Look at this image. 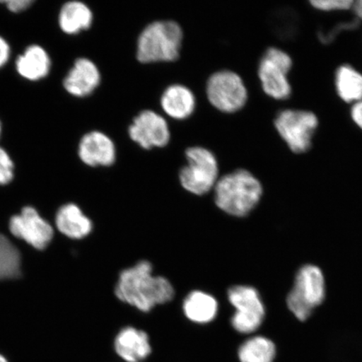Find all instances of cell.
I'll use <instances>...</instances> for the list:
<instances>
[{
	"label": "cell",
	"mask_w": 362,
	"mask_h": 362,
	"mask_svg": "<svg viewBox=\"0 0 362 362\" xmlns=\"http://www.w3.org/2000/svg\"><path fill=\"white\" fill-rule=\"evenodd\" d=\"M115 293L119 301L148 313L156 306L173 300L175 292L168 279L153 274L151 262L141 260L121 271Z\"/></svg>",
	"instance_id": "1"
},
{
	"label": "cell",
	"mask_w": 362,
	"mask_h": 362,
	"mask_svg": "<svg viewBox=\"0 0 362 362\" xmlns=\"http://www.w3.org/2000/svg\"><path fill=\"white\" fill-rule=\"evenodd\" d=\"M15 179V165L8 153L0 147V185L6 187Z\"/></svg>",
	"instance_id": "24"
},
{
	"label": "cell",
	"mask_w": 362,
	"mask_h": 362,
	"mask_svg": "<svg viewBox=\"0 0 362 362\" xmlns=\"http://www.w3.org/2000/svg\"><path fill=\"white\" fill-rule=\"evenodd\" d=\"M183 37L177 22L153 21L139 35L136 58L142 64L175 62L180 57Z\"/></svg>",
	"instance_id": "3"
},
{
	"label": "cell",
	"mask_w": 362,
	"mask_h": 362,
	"mask_svg": "<svg viewBox=\"0 0 362 362\" xmlns=\"http://www.w3.org/2000/svg\"><path fill=\"white\" fill-rule=\"evenodd\" d=\"M11 55L10 45L0 36V67L6 64Z\"/></svg>",
	"instance_id": "27"
},
{
	"label": "cell",
	"mask_w": 362,
	"mask_h": 362,
	"mask_svg": "<svg viewBox=\"0 0 362 362\" xmlns=\"http://www.w3.org/2000/svg\"><path fill=\"white\" fill-rule=\"evenodd\" d=\"M0 362H8L6 357L0 353Z\"/></svg>",
	"instance_id": "29"
},
{
	"label": "cell",
	"mask_w": 362,
	"mask_h": 362,
	"mask_svg": "<svg viewBox=\"0 0 362 362\" xmlns=\"http://www.w3.org/2000/svg\"><path fill=\"white\" fill-rule=\"evenodd\" d=\"M115 349L117 354L127 362H141L152 351L148 334L132 327L119 330L115 339Z\"/></svg>",
	"instance_id": "15"
},
{
	"label": "cell",
	"mask_w": 362,
	"mask_h": 362,
	"mask_svg": "<svg viewBox=\"0 0 362 362\" xmlns=\"http://www.w3.org/2000/svg\"><path fill=\"white\" fill-rule=\"evenodd\" d=\"M131 140L146 151L165 147L171 134L164 117L153 110H144L136 116L129 127Z\"/></svg>",
	"instance_id": "11"
},
{
	"label": "cell",
	"mask_w": 362,
	"mask_h": 362,
	"mask_svg": "<svg viewBox=\"0 0 362 362\" xmlns=\"http://www.w3.org/2000/svg\"><path fill=\"white\" fill-rule=\"evenodd\" d=\"M6 7L13 13H19L28 8L34 2L33 0H11V1L3 2Z\"/></svg>",
	"instance_id": "25"
},
{
	"label": "cell",
	"mask_w": 362,
	"mask_h": 362,
	"mask_svg": "<svg viewBox=\"0 0 362 362\" xmlns=\"http://www.w3.org/2000/svg\"><path fill=\"white\" fill-rule=\"evenodd\" d=\"M206 94L211 105L221 112L234 113L242 110L248 100V92L241 76L223 70L207 80Z\"/></svg>",
	"instance_id": "10"
},
{
	"label": "cell",
	"mask_w": 362,
	"mask_h": 362,
	"mask_svg": "<svg viewBox=\"0 0 362 362\" xmlns=\"http://www.w3.org/2000/svg\"><path fill=\"white\" fill-rule=\"evenodd\" d=\"M350 115L353 123L362 130V100L352 104Z\"/></svg>",
	"instance_id": "26"
},
{
	"label": "cell",
	"mask_w": 362,
	"mask_h": 362,
	"mask_svg": "<svg viewBox=\"0 0 362 362\" xmlns=\"http://www.w3.org/2000/svg\"><path fill=\"white\" fill-rule=\"evenodd\" d=\"M51 68L47 52L40 45H30L16 60V70L22 78L38 81L45 78Z\"/></svg>",
	"instance_id": "18"
},
{
	"label": "cell",
	"mask_w": 362,
	"mask_h": 362,
	"mask_svg": "<svg viewBox=\"0 0 362 362\" xmlns=\"http://www.w3.org/2000/svg\"><path fill=\"white\" fill-rule=\"evenodd\" d=\"M351 11L354 13L356 19L360 23L362 22V0H356L353 3Z\"/></svg>",
	"instance_id": "28"
},
{
	"label": "cell",
	"mask_w": 362,
	"mask_h": 362,
	"mask_svg": "<svg viewBox=\"0 0 362 362\" xmlns=\"http://www.w3.org/2000/svg\"><path fill=\"white\" fill-rule=\"evenodd\" d=\"M334 87L343 102L354 104L362 100V74L350 64H342L334 72Z\"/></svg>",
	"instance_id": "19"
},
{
	"label": "cell",
	"mask_w": 362,
	"mask_h": 362,
	"mask_svg": "<svg viewBox=\"0 0 362 362\" xmlns=\"http://www.w3.org/2000/svg\"><path fill=\"white\" fill-rule=\"evenodd\" d=\"M93 15L90 8L83 2L70 1L62 6L59 15V25L63 33L75 35L90 28Z\"/></svg>",
	"instance_id": "20"
},
{
	"label": "cell",
	"mask_w": 362,
	"mask_h": 362,
	"mask_svg": "<svg viewBox=\"0 0 362 362\" xmlns=\"http://www.w3.org/2000/svg\"><path fill=\"white\" fill-rule=\"evenodd\" d=\"M354 0H311L310 4L315 10L323 12L351 11Z\"/></svg>",
	"instance_id": "23"
},
{
	"label": "cell",
	"mask_w": 362,
	"mask_h": 362,
	"mask_svg": "<svg viewBox=\"0 0 362 362\" xmlns=\"http://www.w3.org/2000/svg\"><path fill=\"white\" fill-rule=\"evenodd\" d=\"M56 233L53 224L31 206L23 207L20 214L11 216L8 223V234L13 240L38 252L49 246Z\"/></svg>",
	"instance_id": "8"
},
{
	"label": "cell",
	"mask_w": 362,
	"mask_h": 362,
	"mask_svg": "<svg viewBox=\"0 0 362 362\" xmlns=\"http://www.w3.org/2000/svg\"><path fill=\"white\" fill-rule=\"evenodd\" d=\"M275 355L274 343L269 338L261 336L247 339L238 350L241 362H274Z\"/></svg>",
	"instance_id": "21"
},
{
	"label": "cell",
	"mask_w": 362,
	"mask_h": 362,
	"mask_svg": "<svg viewBox=\"0 0 362 362\" xmlns=\"http://www.w3.org/2000/svg\"><path fill=\"white\" fill-rule=\"evenodd\" d=\"M53 226L57 233L74 241L88 238L94 230L92 218L75 203H67L59 208Z\"/></svg>",
	"instance_id": "12"
},
{
	"label": "cell",
	"mask_w": 362,
	"mask_h": 362,
	"mask_svg": "<svg viewBox=\"0 0 362 362\" xmlns=\"http://www.w3.org/2000/svg\"><path fill=\"white\" fill-rule=\"evenodd\" d=\"M80 160L90 167H108L115 164L117 151L115 143L100 131H92L81 139L78 147Z\"/></svg>",
	"instance_id": "13"
},
{
	"label": "cell",
	"mask_w": 362,
	"mask_h": 362,
	"mask_svg": "<svg viewBox=\"0 0 362 362\" xmlns=\"http://www.w3.org/2000/svg\"><path fill=\"white\" fill-rule=\"evenodd\" d=\"M360 25V22L354 18L350 21L339 23L338 25L333 26L329 30H320L318 38L321 42L325 45L332 43L337 36L344 33V31L355 30Z\"/></svg>",
	"instance_id": "22"
},
{
	"label": "cell",
	"mask_w": 362,
	"mask_h": 362,
	"mask_svg": "<svg viewBox=\"0 0 362 362\" xmlns=\"http://www.w3.org/2000/svg\"><path fill=\"white\" fill-rule=\"evenodd\" d=\"M228 298L235 309L230 325L237 332L249 334L260 328L266 310L257 288L250 285H234L228 289Z\"/></svg>",
	"instance_id": "9"
},
{
	"label": "cell",
	"mask_w": 362,
	"mask_h": 362,
	"mask_svg": "<svg viewBox=\"0 0 362 362\" xmlns=\"http://www.w3.org/2000/svg\"><path fill=\"white\" fill-rule=\"evenodd\" d=\"M293 68V59L289 54L278 47H269L262 54L257 76L266 95L274 100H287L292 95V86L288 79Z\"/></svg>",
	"instance_id": "7"
},
{
	"label": "cell",
	"mask_w": 362,
	"mask_h": 362,
	"mask_svg": "<svg viewBox=\"0 0 362 362\" xmlns=\"http://www.w3.org/2000/svg\"><path fill=\"white\" fill-rule=\"evenodd\" d=\"M160 106L165 115L172 119L185 120L196 110L197 98L187 86L173 84L163 92Z\"/></svg>",
	"instance_id": "16"
},
{
	"label": "cell",
	"mask_w": 362,
	"mask_h": 362,
	"mask_svg": "<svg viewBox=\"0 0 362 362\" xmlns=\"http://www.w3.org/2000/svg\"><path fill=\"white\" fill-rule=\"evenodd\" d=\"M325 291L322 270L315 264L302 266L286 298L288 309L298 320L305 321L324 302Z\"/></svg>",
	"instance_id": "4"
},
{
	"label": "cell",
	"mask_w": 362,
	"mask_h": 362,
	"mask_svg": "<svg viewBox=\"0 0 362 362\" xmlns=\"http://www.w3.org/2000/svg\"><path fill=\"white\" fill-rule=\"evenodd\" d=\"M0 134H1V124H0Z\"/></svg>",
	"instance_id": "30"
},
{
	"label": "cell",
	"mask_w": 362,
	"mask_h": 362,
	"mask_svg": "<svg viewBox=\"0 0 362 362\" xmlns=\"http://www.w3.org/2000/svg\"><path fill=\"white\" fill-rule=\"evenodd\" d=\"M274 127L288 148L293 153L302 155L312 148L319 119L313 112L287 108L277 113Z\"/></svg>",
	"instance_id": "6"
},
{
	"label": "cell",
	"mask_w": 362,
	"mask_h": 362,
	"mask_svg": "<svg viewBox=\"0 0 362 362\" xmlns=\"http://www.w3.org/2000/svg\"><path fill=\"white\" fill-rule=\"evenodd\" d=\"M183 314L194 324L206 325L212 322L218 314L219 304L212 294L193 291L185 298L182 304Z\"/></svg>",
	"instance_id": "17"
},
{
	"label": "cell",
	"mask_w": 362,
	"mask_h": 362,
	"mask_svg": "<svg viewBox=\"0 0 362 362\" xmlns=\"http://www.w3.org/2000/svg\"><path fill=\"white\" fill-rule=\"evenodd\" d=\"M187 165L180 169L179 180L185 191L204 196L214 189L219 180V165L210 149L189 147L185 152Z\"/></svg>",
	"instance_id": "5"
},
{
	"label": "cell",
	"mask_w": 362,
	"mask_h": 362,
	"mask_svg": "<svg viewBox=\"0 0 362 362\" xmlns=\"http://www.w3.org/2000/svg\"><path fill=\"white\" fill-rule=\"evenodd\" d=\"M214 191L216 206L224 214L238 218L250 214L264 194L260 180L245 169L221 176Z\"/></svg>",
	"instance_id": "2"
},
{
	"label": "cell",
	"mask_w": 362,
	"mask_h": 362,
	"mask_svg": "<svg viewBox=\"0 0 362 362\" xmlns=\"http://www.w3.org/2000/svg\"><path fill=\"white\" fill-rule=\"evenodd\" d=\"M101 83V74L95 63L88 58H80L67 74L63 85L72 96L84 98L92 94Z\"/></svg>",
	"instance_id": "14"
}]
</instances>
